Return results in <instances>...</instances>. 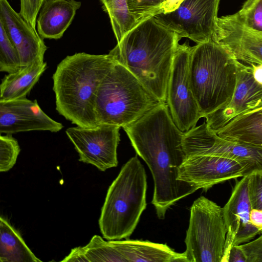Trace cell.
<instances>
[{"mask_svg":"<svg viewBox=\"0 0 262 262\" xmlns=\"http://www.w3.org/2000/svg\"><path fill=\"white\" fill-rule=\"evenodd\" d=\"M181 38L153 16L126 34L108 54L160 102L166 103L168 83Z\"/></svg>","mask_w":262,"mask_h":262,"instance_id":"6da1fadb","label":"cell"},{"mask_svg":"<svg viewBox=\"0 0 262 262\" xmlns=\"http://www.w3.org/2000/svg\"><path fill=\"white\" fill-rule=\"evenodd\" d=\"M115 62L110 54L82 52L64 58L52 77L58 113L77 126H98L95 113L97 92Z\"/></svg>","mask_w":262,"mask_h":262,"instance_id":"7a4b0ae2","label":"cell"},{"mask_svg":"<svg viewBox=\"0 0 262 262\" xmlns=\"http://www.w3.org/2000/svg\"><path fill=\"white\" fill-rule=\"evenodd\" d=\"M123 128L137 154L149 167L154 184L165 186L175 183L186 158L184 133L174 123L167 103H159Z\"/></svg>","mask_w":262,"mask_h":262,"instance_id":"3957f363","label":"cell"},{"mask_svg":"<svg viewBox=\"0 0 262 262\" xmlns=\"http://www.w3.org/2000/svg\"><path fill=\"white\" fill-rule=\"evenodd\" d=\"M237 60L213 39L192 47L189 80L202 117L231 100L237 81Z\"/></svg>","mask_w":262,"mask_h":262,"instance_id":"277c9868","label":"cell"},{"mask_svg":"<svg viewBox=\"0 0 262 262\" xmlns=\"http://www.w3.org/2000/svg\"><path fill=\"white\" fill-rule=\"evenodd\" d=\"M147 177L137 155L122 167L110 186L98 221L108 241L127 238L133 233L146 207Z\"/></svg>","mask_w":262,"mask_h":262,"instance_id":"5b68a950","label":"cell"},{"mask_svg":"<svg viewBox=\"0 0 262 262\" xmlns=\"http://www.w3.org/2000/svg\"><path fill=\"white\" fill-rule=\"evenodd\" d=\"M126 68L115 61L96 94L98 125L123 127L137 120L160 103Z\"/></svg>","mask_w":262,"mask_h":262,"instance_id":"8992f818","label":"cell"},{"mask_svg":"<svg viewBox=\"0 0 262 262\" xmlns=\"http://www.w3.org/2000/svg\"><path fill=\"white\" fill-rule=\"evenodd\" d=\"M227 232L223 208L204 196L196 199L185 239L187 262H222Z\"/></svg>","mask_w":262,"mask_h":262,"instance_id":"52a82bcc","label":"cell"},{"mask_svg":"<svg viewBox=\"0 0 262 262\" xmlns=\"http://www.w3.org/2000/svg\"><path fill=\"white\" fill-rule=\"evenodd\" d=\"M186 157L216 156L236 161L245 169V176L262 172V147L226 140L211 130L206 122L184 134Z\"/></svg>","mask_w":262,"mask_h":262,"instance_id":"ba28073f","label":"cell"},{"mask_svg":"<svg viewBox=\"0 0 262 262\" xmlns=\"http://www.w3.org/2000/svg\"><path fill=\"white\" fill-rule=\"evenodd\" d=\"M191 49L188 41L178 45L167 90L166 103L170 115L183 133L195 127L202 118L189 80Z\"/></svg>","mask_w":262,"mask_h":262,"instance_id":"9c48e42d","label":"cell"},{"mask_svg":"<svg viewBox=\"0 0 262 262\" xmlns=\"http://www.w3.org/2000/svg\"><path fill=\"white\" fill-rule=\"evenodd\" d=\"M220 0H184L168 13L155 17L181 38H188L196 44L212 39L216 29Z\"/></svg>","mask_w":262,"mask_h":262,"instance_id":"30bf717a","label":"cell"},{"mask_svg":"<svg viewBox=\"0 0 262 262\" xmlns=\"http://www.w3.org/2000/svg\"><path fill=\"white\" fill-rule=\"evenodd\" d=\"M120 128L104 124L94 128L77 126L68 128L66 133L79 155V161L104 171L118 165Z\"/></svg>","mask_w":262,"mask_h":262,"instance_id":"8fae6325","label":"cell"},{"mask_svg":"<svg viewBox=\"0 0 262 262\" xmlns=\"http://www.w3.org/2000/svg\"><path fill=\"white\" fill-rule=\"evenodd\" d=\"M245 169L238 162L216 156L186 157L179 169L178 179L196 190L205 191L232 179L245 176Z\"/></svg>","mask_w":262,"mask_h":262,"instance_id":"7c38bea8","label":"cell"},{"mask_svg":"<svg viewBox=\"0 0 262 262\" xmlns=\"http://www.w3.org/2000/svg\"><path fill=\"white\" fill-rule=\"evenodd\" d=\"M248 180L247 175L236 182L229 200L223 208L227 232L222 262H228L229 253L233 246L249 242L261 233L250 220L252 206Z\"/></svg>","mask_w":262,"mask_h":262,"instance_id":"4fadbf2b","label":"cell"},{"mask_svg":"<svg viewBox=\"0 0 262 262\" xmlns=\"http://www.w3.org/2000/svg\"><path fill=\"white\" fill-rule=\"evenodd\" d=\"M235 89L228 104L206 115V123L216 132L235 117L262 107V84L254 78L251 67L238 61Z\"/></svg>","mask_w":262,"mask_h":262,"instance_id":"5bb4252c","label":"cell"},{"mask_svg":"<svg viewBox=\"0 0 262 262\" xmlns=\"http://www.w3.org/2000/svg\"><path fill=\"white\" fill-rule=\"evenodd\" d=\"M212 39L243 63L262 64V32L246 27L236 13L218 17Z\"/></svg>","mask_w":262,"mask_h":262,"instance_id":"9a60e30c","label":"cell"},{"mask_svg":"<svg viewBox=\"0 0 262 262\" xmlns=\"http://www.w3.org/2000/svg\"><path fill=\"white\" fill-rule=\"evenodd\" d=\"M62 124L48 116L36 100L24 97L0 101V133L13 134L31 130L57 132Z\"/></svg>","mask_w":262,"mask_h":262,"instance_id":"2e32d148","label":"cell"},{"mask_svg":"<svg viewBox=\"0 0 262 262\" xmlns=\"http://www.w3.org/2000/svg\"><path fill=\"white\" fill-rule=\"evenodd\" d=\"M0 22L18 51L21 68L43 61L47 50L43 39L7 0H0Z\"/></svg>","mask_w":262,"mask_h":262,"instance_id":"e0dca14e","label":"cell"},{"mask_svg":"<svg viewBox=\"0 0 262 262\" xmlns=\"http://www.w3.org/2000/svg\"><path fill=\"white\" fill-rule=\"evenodd\" d=\"M81 5L75 0H46L36 19L38 34L42 39L60 38Z\"/></svg>","mask_w":262,"mask_h":262,"instance_id":"ac0fdd59","label":"cell"},{"mask_svg":"<svg viewBox=\"0 0 262 262\" xmlns=\"http://www.w3.org/2000/svg\"><path fill=\"white\" fill-rule=\"evenodd\" d=\"M112 242L126 262H187L184 252H177L166 244L127 238Z\"/></svg>","mask_w":262,"mask_h":262,"instance_id":"d6986e66","label":"cell"},{"mask_svg":"<svg viewBox=\"0 0 262 262\" xmlns=\"http://www.w3.org/2000/svg\"><path fill=\"white\" fill-rule=\"evenodd\" d=\"M214 132L226 140L262 147V107L235 117Z\"/></svg>","mask_w":262,"mask_h":262,"instance_id":"ffe728a7","label":"cell"},{"mask_svg":"<svg viewBox=\"0 0 262 262\" xmlns=\"http://www.w3.org/2000/svg\"><path fill=\"white\" fill-rule=\"evenodd\" d=\"M46 68V62H37L5 75L0 85V101L26 97Z\"/></svg>","mask_w":262,"mask_h":262,"instance_id":"44dd1931","label":"cell"},{"mask_svg":"<svg viewBox=\"0 0 262 262\" xmlns=\"http://www.w3.org/2000/svg\"><path fill=\"white\" fill-rule=\"evenodd\" d=\"M19 232L3 216L0 217V262H38Z\"/></svg>","mask_w":262,"mask_h":262,"instance_id":"7402d4cb","label":"cell"},{"mask_svg":"<svg viewBox=\"0 0 262 262\" xmlns=\"http://www.w3.org/2000/svg\"><path fill=\"white\" fill-rule=\"evenodd\" d=\"M110 18L112 30L119 42L124 35L138 24L130 14L126 0H100Z\"/></svg>","mask_w":262,"mask_h":262,"instance_id":"603a6c76","label":"cell"},{"mask_svg":"<svg viewBox=\"0 0 262 262\" xmlns=\"http://www.w3.org/2000/svg\"><path fill=\"white\" fill-rule=\"evenodd\" d=\"M82 250L89 262H126L112 241H105L98 235H94Z\"/></svg>","mask_w":262,"mask_h":262,"instance_id":"cb8c5ba5","label":"cell"},{"mask_svg":"<svg viewBox=\"0 0 262 262\" xmlns=\"http://www.w3.org/2000/svg\"><path fill=\"white\" fill-rule=\"evenodd\" d=\"M21 69L18 51L0 22V71L15 73Z\"/></svg>","mask_w":262,"mask_h":262,"instance_id":"d4e9b609","label":"cell"},{"mask_svg":"<svg viewBox=\"0 0 262 262\" xmlns=\"http://www.w3.org/2000/svg\"><path fill=\"white\" fill-rule=\"evenodd\" d=\"M128 11L138 24L162 11L160 0H126Z\"/></svg>","mask_w":262,"mask_h":262,"instance_id":"484cf974","label":"cell"},{"mask_svg":"<svg viewBox=\"0 0 262 262\" xmlns=\"http://www.w3.org/2000/svg\"><path fill=\"white\" fill-rule=\"evenodd\" d=\"M236 14L246 27L262 32V0H246Z\"/></svg>","mask_w":262,"mask_h":262,"instance_id":"4316f807","label":"cell"},{"mask_svg":"<svg viewBox=\"0 0 262 262\" xmlns=\"http://www.w3.org/2000/svg\"><path fill=\"white\" fill-rule=\"evenodd\" d=\"M20 148L11 134L0 136V171L6 172L16 163Z\"/></svg>","mask_w":262,"mask_h":262,"instance_id":"83f0119b","label":"cell"},{"mask_svg":"<svg viewBox=\"0 0 262 262\" xmlns=\"http://www.w3.org/2000/svg\"><path fill=\"white\" fill-rule=\"evenodd\" d=\"M248 176V191L252 209L262 210V172H253Z\"/></svg>","mask_w":262,"mask_h":262,"instance_id":"f1b7e54d","label":"cell"},{"mask_svg":"<svg viewBox=\"0 0 262 262\" xmlns=\"http://www.w3.org/2000/svg\"><path fill=\"white\" fill-rule=\"evenodd\" d=\"M46 0H20L19 14L34 29L36 19L41 6Z\"/></svg>","mask_w":262,"mask_h":262,"instance_id":"f546056e","label":"cell"},{"mask_svg":"<svg viewBox=\"0 0 262 262\" xmlns=\"http://www.w3.org/2000/svg\"><path fill=\"white\" fill-rule=\"evenodd\" d=\"M261 235L253 241L239 245L247 258V262H262Z\"/></svg>","mask_w":262,"mask_h":262,"instance_id":"4dcf8cb0","label":"cell"},{"mask_svg":"<svg viewBox=\"0 0 262 262\" xmlns=\"http://www.w3.org/2000/svg\"><path fill=\"white\" fill-rule=\"evenodd\" d=\"M61 261L87 262V260L83 253L82 247L79 246L72 249L69 254L66 256Z\"/></svg>","mask_w":262,"mask_h":262,"instance_id":"1f68e13d","label":"cell"},{"mask_svg":"<svg viewBox=\"0 0 262 262\" xmlns=\"http://www.w3.org/2000/svg\"><path fill=\"white\" fill-rule=\"evenodd\" d=\"M247 262V258L239 245L233 246L229 252L228 262Z\"/></svg>","mask_w":262,"mask_h":262,"instance_id":"d6a6232c","label":"cell"},{"mask_svg":"<svg viewBox=\"0 0 262 262\" xmlns=\"http://www.w3.org/2000/svg\"><path fill=\"white\" fill-rule=\"evenodd\" d=\"M251 223L261 232L262 230V210L252 209L250 215Z\"/></svg>","mask_w":262,"mask_h":262,"instance_id":"836d02e7","label":"cell"},{"mask_svg":"<svg viewBox=\"0 0 262 262\" xmlns=\"http://www.w3.org/2000/svg\"><path fill=\"white\" fill-rule=\"evenodd\" d=\"M184 0H167L162 6V13H168L177 9Z\"/></svg>","mask_w":262,"mask_h":262,"instance_id":"e575fe53","label":"cell"},{"mask_svg":"<svg viewBox=\"0 0 262 262\" xmlns=\"http://www.w3.org/2000/svg\"><path fill=\"white\" fill-rule=\"evenodd\" d=\"M252 68L254 78L262 84V64H249Z\"/></svg>","mask_w":262,"mask_h":262,"instance_id":"d590c367","label":"cell"},{"mask_svg":"<svg viewBox=\"0 0 262 262\" xmlns=\"http://www.w3.org/2000/svg\"><path fill=\"white\" fill-rule=\"evenodd\" d=\"M160 1L162 3V4H163L167 0H160Z\"/></svg>","mask_w":262,"mask_h":262,"instance_id":"8d00e7d4","label":"cell"}]
</instances>
